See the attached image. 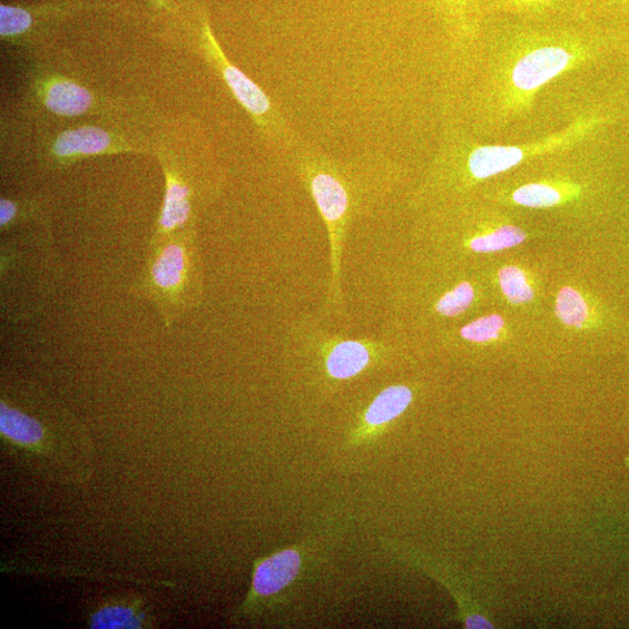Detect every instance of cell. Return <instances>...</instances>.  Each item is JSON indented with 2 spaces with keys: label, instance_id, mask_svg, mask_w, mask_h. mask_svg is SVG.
<instances>
[{
  "label": "cell",
  "instance_id": "19",
  "mask_svg": "<svg viewBox=\"0 0 629 629\" xmlns=\"http://www.w3.org/2000/svg\"><path fill=\"white\" fill-rule=\"evenodd\" d=\"M144 615L130 607H107L96 612L90 621L91 628H140L144 623Z\"/></svg>",
  "mask_w": 629,
  "mask_h": 629
},
{
  "label": "cell",
  "instance_id": "1",
  "mask_svg": "<svg viewBox=\"0 0 629 629\" xmlns=\"http://www.w3.org/2000/svg\"><path fill=\"white\" fill-rule=\"evenodd\" d=\"M597 46L570 29L521 28L494 47L476 104L491 126H507L534 106L538 94L562 75L594 60Z\"/></svg>",
  "mask_w": 629,
  "mask_h": 629
},
{
  "label": "cell",
  "instance_id": "21",
  "mask_svg": "<svg viewBox=\"0 0 629 629\" xmlns=\"http://www.w3.org/2000/svg\"><path fill=\"white\" fill-rule=\"evenodd\" d=\"M503 328L505 321L500 315L493 314L466 324L460 331V336L472 343H488L498 340Z\"/></svg>",
  "mask_w": 629,
  "mask_h": 629
},
{
  "label": "cell",
  "instance_id": "18",
  "mask_svg": "<svg viewBox=\"0 0 629 629\" xmlns=\"http://www.w3.org/2000/svg\"><path fill=\"white\" fill-rule=\"evenodd\" d=\"M474 299L470 283L462 282L448 289L434 306V313L443 318H455L464 314Z\"/></svg>",
  "mask_w": 629,
  "mask_h": 629
},
{
  "label": "cell",
  "instance_id": "11",
  "mask_svg": "<svg viewBox=\"0 0 629 629\" xmlns=\"http://www.w3.org/2000/svg\"><path fill=\"white\" fill-rule=\"evenodd\" d=\"M39 95L42 106L49 112L61 117H80L96 107V98L90 90L65 78L46 80Z\"/></svg>",
  "mask_w": 629,
  "mask_h": 629
},
{
  "label": "cell",
  "instance_id": "7",
  "mask_svg": "<svg viewBox=\"0 0 629 629\" xmlns=\"http://www.w3.org/2000/svg\"><path fill=\"white\" fill-rule=\"evenodd\" d=\"M334 532V528H326L320 535H312L259 560L252 576L250 592L243 609L248 612L282 597L320 559L323 541L333 537Z\"/></svg>",
  "mask_w": 629,
  "mask_h": 629
},
{
  "label": "cell",
  "instance_id": "22",
  "mask_svg": "<svg viewBox=\"0 0 629 629\" xmlns=\"http://www.w3.org/2000/svg\"><path fill=\"white\" fill-rule=\"evenodd\" d=\"M27 213H33V210L23 207V204H20L19 200L3 197L0 200V228H2V232L21 222Z\"/></svg>",
  "mask_w": 629,
  "mask_h": 629
},
{
  "label": "cell",
  "instance_id": "24",
  "mask_svg": "<svg viewBox=\"0 0 629 629\" xmlns=\"http://www.w3.org/2000/svg\"><path fill=\"white\" fill-rule=\"evenodd\" d=\"M619 3L622 8L629 10V0H619Z\"/></svg>",
  "mask_w": 629,
  "mask_h": 629
},
{
  "label": "cell",
  "instance_id": "6",
  "mask_svg": "<svg viewBox=\"0 0 629 629\" xmlns=\"http://www.w3.org/2000/svg\"><path fill=\"white\" fill-rule=\"evenodd\" d=\"M204 49L207 59L214 66L219 77L238 100V104L255 120L259 130L268 140L283 145L285 149L293 148L295 137L287 120L278 109H275L269 97L246 75L225 58L220 46L215 39L209 23L204 24Z\"/></svg>",
  "mask_w": 629,
  "mask_h": 629
},
{
  "label": "cell",
  "instance_id": "2",
  "mask_svg": "<svg viewBox=\"0 0 629 629\" xmlns=\"http://www.w3.org/2000/svg\"><path fill=\"white\" fill-rule=\"evenodd\" d=\"M606 116L584 114L567 128L541 139L514 145H480L460 134L448 137L433 164L430 187L435 191L493 178L537 157L561 153L596 134Z\"/></svg>",
  "mask_w": 629,
  "mask_h": 629
},
{
  "label": "cell",
  "instance_id": "23",
  "mask_svg": "<svg viewBox=\"0 0 629 629\" xmlns=\"http://www.w3.org/2000/svg\"><path fill=\"white\" fill-rule=\"evenodd\" d=\"M563 0H501L503 7L519 13H539L549 10Z\"/></svg>",
  "mask_w": 629,
  "mask_h": 629
},
{
  "label": "cell",
  "instance_id": "12",
  "mask_svg": "<svg viewBox=\"0 0 629 629\" xmlns=\"http://www.w3.org/2000/svg\"><path fill=\"white\" fill-rule=\"evenodd\" d=\"M448 31L458 42H472L480 31V0H434Z\"/></svg>",
  "mask_w": 629,
  "mask_h": 629
},
{
  "label": "cell",
  "instance_id": "9",
  "mask_svg": "<svg viewBox=\"0 0 629 629\" xmlns=\"http://www.w3.org/2000/svg\"><path fill=\"white\" fill-rule=\"evenodd\" d=\"M413 399V390L406 385H391L382 390L358 415L347 436V444L358 446L381 438L410 409Z\"/></svg>",
  "mask_w": 629,
  "mask_h": 629
},
{
  "label": "cell",
  "instance_id": "15",
  "mask_svg": "<svg viewBox=\"0 0 629 629\" xmlns=\"http://www.w3.org/2000/svg\"><path fill=\"white\" fill-rule=\"evenodd\" d=\"M524 232L514 225H500L485 234H480L469 240V247L478 254H491L508 249L523 243Z\"/></svg>",
  "mask_w": 629,
  "mask_h": 629
},
{
  "label": "cell",
  "instance_id": "16",
  "mask_svg": "<svg viewBox=\"0 0 629 629\" xmlns=\"http://www.w3.org/2000/svg\"><path fill=\"white\" fill-rule=\"evenodd\" d=\"M559 318L573 328H582L590 316V308L580 292L564 287L557 298Z\"/></svg>",
  "mask_w": 629,
  "mask_h": 629
},
{
  "label": "cell",
  "instance_id": "13",
  "mask_svg": "<svg viewBox=\"0 0 629 629\" xmlns=\"http://www.w3.org/2000/svg\"><path fill=\"white\" fill-rule=\"evenodd\" d=\"M578 188L571 183H531L517 188L511 194L517 206L532 209H548L560 206L572 198Z\"/></svg>",
  "mask_w": 629,
  "mask_h": 629
},
{
  "label": "cell",
  "instance_id": "17",
  "mask_svg": "<svg viewBox=\"0 0 629 629\" xmlns=\"http://www.w3.org/2000/svg\"><path fill=\"white\" fill-rule=\"evenodd\" d=\"M499 284L503 295L513 305L527 304L534 297L533 287L527 274L517 266H507L499 271Z\"/></svg>",
  "mask_w": 629,
  "mask_h": 629
},
{
  "label": "cell",
  "instance_id": "14",
  "mask_svg": "<svg viewBox=\"0 0 629 629\" xmlns=\"http://www.w3.org/2000/svg\"><path fill=\"white\" fill-rule=\"evenodd\" d=\"M0 432L14 444L28 448L38 445L45 438V427L37 419L4 401L0 404Z\"/></svg>",
  "mask_w": 629,
  "mask_h": 629
},
{
  "label": "cell",
  "instance_id": "8",
  "mask_svg": "<svg viewBox=\"0 0 629 629\" xmlns=\"http://www.w3.org/2000/svg\"><path fill=\"white\" fill-rule=\"evenodd\" d=\"M166 189L164 204L155 226L150 246L164 243L168 238L194 232V224L200 204H205L213 193L200 191L173 167H165Z\"/></svg>",
  "mask_w": 629,
  "mask_h": 629
},
{
  "label": "cell",
  "instance_id": "4",
  "mask_svg": "<svg viewBox=\"0 0 629 629\" xmlns=\"http://www.w3.org/2000/svg\"><path fill=\"white\" fill-rule=\"evenodd\" d=\"M295 169L307 187L325 224L331 244V279L326 307L341 313L344 307L342 262L351 220L361 208V188L352 184L343 168L314 150H297Z\"/></svg>",
  "mask_w": 629,
  "mask_h": 629
},
{
  "label": "cell",
  "instance_id": "10",
  "mask_svg": "<svg viewBox=\"0 0 629 629\" xmlns=\"http://www.w3.org/2000/svg\"><path fill=\"white\" fill-rule=\"evenodd\" d=\"M112 132L98 126H82L60 134L50 147L55 163L68 165L83 158L114 154L121 149Z\"/></svg>",
  "mask_w": 629,
  "mask_h": 629
},
{
  "label": "cell",
  "instance_id": "20",
  "mask_svg": "<svg viewBox=\"0 0 629 629\" xmlns=\"http://www.w3.org/2000/svg\"><path fill=\"white\" fill-rule=\"evenodd\" d=\"M33 24L32 14L18 7H0V35L3 39L14 40L27 35Z\"/></svg>",
  "mask_w": 629,
  "mask_h": 629
},
{
  "label": "cell",
  "instance_id": "3",
  "mask_svg": "<svg viewBox=\"0 0 629 629\" xmlns=\"http://www.w3.org/2000/svg\"><path fill=\"white\" fill-rule=\"evenodd\" d=\"M134 294L155 305L167 328L199 306L204 296V268L195 232L150 246Z\"/></svg>",
  "mask_w": 629,
  "mask_h": 629
},
{
  "label": "cell",
  "instance_id": "5",
  "mask_svg": "<svg viewBox=\"0 0 629 629\" xmlns=\"http://www.w3.org/2000/svg\"><path fill=\"white\" fill-rule=\"evenodd\" d=\"M285 345L292 358L305 362L331 387L382 367L393 352L392 343L336 334L311 316L295 321Z\"/></svg>",
  "mask_w": 629,
  "mask_h": 629
}]
</instances>
